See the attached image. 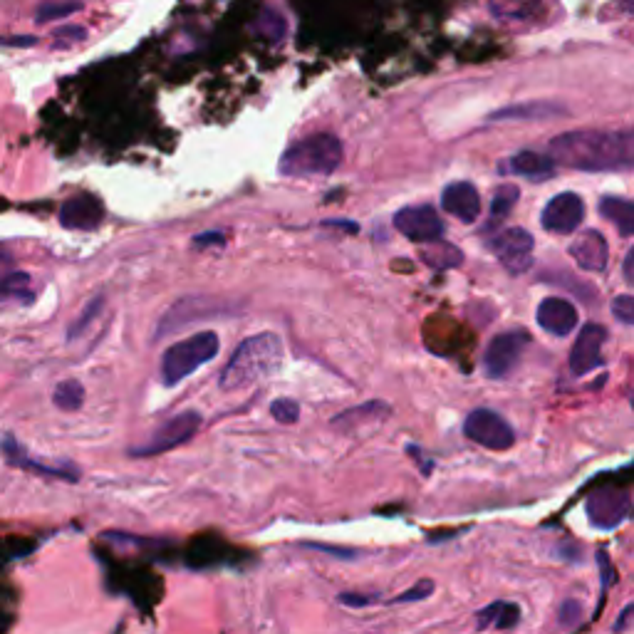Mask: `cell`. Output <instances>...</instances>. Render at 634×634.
Segmentation results:
<instances>
[{
	"label": "cell",
	"instance_id": "cell-1",
	"mask_svg": "<svg viewBox=\"0 0 634 634\" xmlns=\"http://www.w3.org/2000/svg\"><path fill=\"white\" fill-rule=\"evenodd\" d=\"M548 157L555 166L575 171H627L634 164L632 129H580L555 137L548 144Z\"/></svg>",
	"mask_w": 634,
	"mask_h": 634
},
{
	"label": "cell",
	"instance_id": "cell-2",
	"mask_svg": "<svg viewBox=\"0 0 634 634\" xmlns=\"http://www.w3.org/2000/svg\"><path fill=\"white\" fill-rule=\"evenodd\" d=\"M280 362H283V342H280V337L275 332H258V335L246 337L238 345L228 365L223 367L218 384L226 392L246 389L278 372Z\"/></svg>",
	"mask_w": 634,
	"mask_h": 634
},
{
	"label": "cell",
	"instance_id": "cell-3",
	"mask_svg": "<svg viewBox=\"0 0 634 634\" xmlns=\"http://www.w3.org/2000/svg\"><path fill=\"white\" fill-rule=\"evenodd\" d=\"M342 164V142L335 134H313L290 144L280 159L278 171L290 179H315L335 174Z\"/></svg>",
	"mask_w": 634,
	"mask_h": 634
},
{
	"label": "cell",
	"instance_id": "cell-4",
	"mask_svg": "<svg viewBox=\"0 0 634 634\" xmlns=\"http://www.w3.org/2000/svg\"><path fill=\"white\" fill-rule=\"evenodd\" d=\"M218 350H221V340H218V335L213 330L196 332V335L176 342L161 357V382L166 387H176L186 377H191L199 367L209 365L213 357L218 355Z\"/></svg>",
	"mask_w": 634,
	"mask_h": 634
},
{
	"label": "cell",
	"instance_id": "cell-5",
	"mask_svg": "<svg viewBox=\"0 0 634 634\" xmlns=\"http://www.w3.org/2000/svg\"><path fill=\"white\" fill-rule=\"evenodd\" d=\"M201 424H204V419H201L199 412L176 414L169 422L161 424L144 444L132 446L129 456H134V459H149V456H161L171 449H179V446L189 444L199 434Z\"/></svg>",
	"mask_w": 634,
	"mask_h": 634
},
{
	"label": "cell",
	"instance_id": "cell-6",
	"mask_svg": "<svg viewBox=\"0 0 634 634\" xmlns=\"http://www.w3.org/2000/svg\"><path fill=\"white\" fill-rule=\"evenodd\" d=\"M632 491L625 486H600L587 496L585 513L590 526L600 530H617L630 521Z\"/></svg>",
	"mask_w": 634,
	"mask_h": 634
},
{
	"label": "cell",
	"instance_id": "cell-7",
	"mask_svg": "<svg viewBox=\"0 0 634 634\" xmlns=\"http://www.w3.org/2000/svg\"><path fill=\"white\" fill-rule=\"evenodd\" d=\"M466 439L488 451H508L516 444V431L493 409H474L464 422Z\"/></svg>",
	"mask_w": 634,
	"mask_h": 634
},
{
	"label": "cell",
	"instance_id": "cell-8",
	"mask_svg": "<svg viewBox=\"0 0 634 634\" xmlns=\"http://www.w3.org/2000/svg\"><path fill=\"white\" fill-rule=\"evenodd\" d=\"M530 337L528 332L513 330V332H501L491 340V345L486 347V355H483V370H486L488 379H506L508 374L521 365V357L526 352Z\"/></svg>",
	"mask_w": 634,
	"mask_h": 634
},
{
	"label": "cell",
	"instance_id": "cell-9",
	"mask_svg": "<svg viewBox=\"0 0 634 634\" xmlns=\"http://www.w3.org/2000/svg\"><path fill=\"white\" fill-rule=\"evenodd\" d=\"M533 236L526 228H506L491 241V251L511 275H521L533 265Z\"/></svg>",
	"mask_w": 634,
	"mask_h": 634
},
{
	"label": "cell",
	"instance_id": "cell-10",
	"mask_svg": "<svg viewBox=\"0 0 634 634\" xmlns=\"http://www.w3.org/2000/svg\"><path fill=\"white\" fill-rule=\"evenodd\" d=\"M394 228L414 243H434L444 236V221L431 206H407L397 211Z\"/></svg>",
	"mask_w": 634,
	"mask_h": 634
},
{
	"label": "cell",
	"instance_id": "cell-11",
	"mask_svg": "<svg viewBox=\"0 0 634 634\" xmlns=\"http://www.w3.org/2000/svg\"><path fill=\"white\" fill-rule=\"evenodd\" d=\"M585 221V204L578 194L573 191H565V194H558L555 199H550L545 204L543 216H540V223L548 233H558V236H568V233H575Z\"/></svg>",
	"mask_w": 634,
	"mask_h": 634
},
{
	"label": "cell",
	"instance_id": "cell-12",
	"mask_svg": "<svg viewBox=\"0 0 634 634\" xmlns=\"http://www.w3.org/2000/svg\"><path fill=\"white\" fill-rule=\"evenodd\" d=\"M3 454L5 461L20 471H30V474L43 478H57V481H80V469H77L75 464H67V461H60V464H43V461L38 459H30L28 451H25L13 436H5L3 439Z\"/></svg>",
	"mask_w": 634,
	"mask_h": 634
},
{
	"label": "cell",
	"instance_id": "cell-13",
	"mask_svg": "<svg viewBox=\"0 0 634 634\" xmlns=\"http://www.w3.org/2000/svg\"><path fill=\"white\" fill-rule=\"evenodd\" d=\"M607 342V330L595 322H587L580 330L578 340H575L573 352H570V372L575 377H585V374L595 372L602 367V347Z\"/></svg>",
	"mask_w": 634,
	"mask_h": 634
},
{
	"label": "cell",
	"instance_id": "cell-14",
	"mask_svg": "<svg viewBox=\"0 0 634 634\" xmlns=\"http://www.w3.org/2000/svg\"><path fill=\"white\" fill-rule=\"evenodd\" d=\"M60 226L70 231H95L105 221V206L97 196L77 194L60 209Z\"/></svg>",
	"mask_w": 634,
	"mask_h": 634
},
{
	"label": "cell",
	"instance_id": "cell-15",
	"mask_svg": "<svg viewBox=\"0 0 634 634\" xmlns=\"http://www.w3.org/2000/svg\"><path fill=\"white\" fill-rule=\"evenodd\" d=\"M441 209L449 216H454L461 223H476V218L481 216V196L478 189L469 181H456L449 184L441 194Z\"/></svg>",
	"mask_w": 634,
	"mask_h": 634
},
{
	"label": "cell",
	"instance_id": "cell-16",
	"mask_svg": "<svg viewBox=\"0 0 634 634\" xmlns=\"http://www.w3.org/2000/svg\"><path fill=\"white\" fill-rule=\"evenodd\" d=\"M535 317H538V325L555 337H568L578 327V308L563 298H545L538 305Z\"/></svg>",
	"mask_w": 634,
	"mask_h": 634
},
{
	"label": "cell",
	"instance_id": "cell-17",
	"mask_svg": "<svg viewBox=\"0 0 634 634\" xmlns=\"http://www.w3.org/2000/svg\"><path fill=\"white\" fill-rule=\"evenodd\" d=\"M570 258L587 273H602L610 261V248L600 231H582L570 246Z\"/></svg>",
	"mask_w": 634,
	"mask_h": 634
},
{
	"label": "cell",
	"instance_id": "cell-18",
	"mask_svg": "<svg viewBox=\"0 0 634 634\" xmlns=\"http://www.w3.org/2000/svg\"><path fill=\"white\" fill-rule=\"evenodd\" d=\"M553 171H555L553 161H550L548 154H540V152H521L501 164V174L523 176V179H530V181L548 179Z\"/></svg>",
	"mask_w": 634,
	"mask_h": 634
},
{
	"label": "cell",
	"instance_id": "cell-19",
	"mask_svg": "<svg viewBox=\"0 0 634 634\" xmlns=\"http://www.w3.org/2000/svg\"><path fill=\"white\" fill-rule=\"evenodd\" d=\"M521 622V607L516 602L498 600L491 602L488 607H483L476 615V627L481 632L486 630H513Z\"/></svg>",
	"mask_w": 634,
	"mask_h": 634
},
{
	"label": "cell",
	"instance_id": "cell-20",
	"mask_svg": "<svg viewBox=\"0 0 634 634\" xmlns=\"http://www.w3.org/2000/svg\"><path fill=\"white\" fill-rule=\"evenodd\" d=\"M488 8L506 23H530L543 10V0H488Z\"/></svg>",
	"mask_w": 634,
	"mask_h": 634
},
{
	"label": "cell",
	"instance_id": "cell-21",
	"mask_svg": "<svg viewBox=\"0 0 634 634\" xmlns=\"http://www.w3.org/2000/svg\"><path fill=\"white\" fill-rule=\"evenodd\" d=\"M600 213L605 221L620 231V236L630 238L634 233V204L630 199H620V196H605L600 201Z\"/></svg>",
	"mask_w": 634,
	"mask_h": 634
},
{
	"label": "cell",
	"instance_id": "cell-22",
	"mask_svg": "<svg viewBox=\"0 0 634 634\" xmlns=\"http://www.w3.org/2000/svg\"><path fill=\"white\" fill-rule=\"evenodd\" d=\"M422 261L429 265V268L436 270H449V268H459L464 263V253L456 246H449V243H439L434 241L431 248H424L422 251Z\"/></svg>",
	"mask_w": 634,
	"mask_h": 634
},
{
	"label": "cell",
	"instance_id": "cell-23",
	"mask_svg": "<svg viewBox=\"0 0 634 634\" xmlns=\"http://www.w3.org/2000/svg\"><path fill=\"white\" fill-rule=\"evenodd\" d=\"M518 199H521V191H518L516 186H511V184L501 186V189L496 191V196H493L491 216H488V221H486V231H496V228L501 226L503 221H506L508 213H511V209L516 206Z\"/></svg>",
	"mask_w": 634,
	"mask_h": 634
},
{
	"label": "cell",
	"instance_id": "cell-24",
	"mask_svg": "<svg viewBox=\"0 0 634 634\" xmlns=\"http://www.w3.org/2000/svg\"><path fill=\"white\" fill-rule=\"evenodd\" d=\"M563 107L553 105V102H530V105H518V107H508L503 112L493 114L491 119L496 122H503V119H548V117H558Z\"/></svg>",
	"mask_w": 634,
	"mask_h": 634
},
{
	"label": "cell",
	"instance_id": "cell-25",
	"mask_svg": "<svg viewBox=\"0 0 634 634\" xmlns=\"http://www.w3.org/2000/svg\"><path fill=\"white\" fill-rule=\"evenodd\" d=\"M30 285H33V280H30L28 273L13 270V273H8L0 280V303H8V300L28 303V300L33 298V295H30Z\"/></svg>",
	"mask_w": 634,
	"mask_h": 634
},
{
	"label": "cell",
	"instance_id": "cell-26",
	"mask_svg": "<svg viewBox=\"0 0 634 634\" xmlns=\"http://www.w3.org/2000/svg\"><path fill=\"white\" fill-rule=\"evenodd\" d=\"M53 402L62 412H77L85 404V387L77 379H65L55 387Z\"/></svg>",
	"mask_w": 634,
	"mask_h": 634
},
{
	"label": "cell",
	"instance_id": "cell-27",
	"mask_svg": "<svg viewBox=\"0 0 634 634\" xmlns=\"http://www.w3.org/2000/svg\"><path fill=\"white\" fill-rule=\"evenodd\" d=\"M389 414V407L382 402H367L362 404V407H355V409H347V412H342L340 417L332 419V424L335 426H355L360 422H367V419H382Z\"/></svg>",
	"mask_w": 634,
	"mask_h": 634
},
{
	"label": "cell",
	"instance_id": "cell-28",
	"mask_svg": "<svg viewBox=\"0 0 634 634\" xmlns=\"http://www.w3.org/2000/svg\"><path fill=\"white\" fill-rule=\"evenodd\" d=\"M82 10L80 0H57V3H43L35 13V23L45 25V23H53V20L67 18V15L77 13Z\"/></svg>",
	"mask_w": 634,
	"mask_h": 634
},
{
	"label": "cell",
	"instance_id": "cell-29",
	"mask_svg": "<svg viewBox=\"0 0 634 634\" xmlns=\"http://www.w3.org/2000/svg\"><path fill=\"white\" fill-rule=\"evenodd\" d=\"M102 308H105V295H97L92 303H87V308L82 310V315L72 322L70 330H67V340H77L80 335H85L87 327H90L92 322L102 315Z\"/></svg>",
	"mask_w": 634,
	"mask_h": 634
},
{
	"label": "cell",
	"instance_id": "cell-30",
	"mask_svg": "<svg viewBox=\"0 0 634 634\" xmlns=\"http://www.w3.org/2000/svg\"><path fill=\"white\" fill-rule=\"evenodd\" d=\"M270 414H273L275 422L280 424H295L300 419V404L295 402V399H275L273 404H270Z\"/></svg>",
	"mask_w": 634,
	"mask_h": 634
},
{
	"label": "cell",
	"instance_id": "cell-31",
	"mask_svg": "<svg viewBox=\"0 0 634 634\" xmlns=\"http://www.w3.org/2000/svg\"><path fill=\"white\" fill-rule=\"evenodd\" d=\"M434 592V582L431 580H419L417 585L409 587V590H404L402 595L392 597L389 600V605H407V602H419V600H426V597Z\"/></svg>",
	"mask_w": 634,
	"mask_h": 634
},
{
	"label": "cell",
	"instance_id": "cell-32",
	"mask_svg": "<svg viewBox=\"0 0 634 634\" xmlns=\"http://www.w3.org/2000/svg\"><path fill=\"white\" fill-rule=\"evenodd\" d=\"M612 315H615L617 320L622 322V325L632 327L634 325V298L632 295H620V298H615V303H612Z\"/></svg>",
	"mask_w": 634,
	"mask_h": 634
},
{
	"label": "cell",
	"instance_id": "cell-33",
	"mask_svg": "<svg viewBox=\"0 0 634 634\" xmlns=\"http://www.w3.org/2000/svg\"><path fill=\"white\" fill-rule=\"evenodd\" d=\"M582 617V605L575 600H565L563 607H560L558 612V620L563 627H575L580 622Z\"/></svg>",
	"mask_w": 634,
	"mask_h": 634
},
{
	"label": "cell",
	"instance_id": "cell-34",
	"mask_svg": "<svg viewBox=\"0 0 634 634\" xmlns=\"http://www.w3.org/2000/svg\"><path fill=\"white\" fill-rule=\"evenodd\" d=\"M379 595H362V592H342L340 595V602L345 607H370V605H377Z\"/></svg>",
	"mask_w": 634,
	"mask_h": 634
},
{
	"label": "cell",
	"instance_id": "cell-35",
	"mask_svg": "<svg viewBox=\"0 0 634 634\" xmlns=\"http://www.w3.org/2000/svg\"><path fill=\"white\" fill-rule=\"evenodd\" d=\"M55 40H60V43H80V40H85V28H77V25H65V28H57L53 30Z\"/></svg>",
	"mask_w": 634,
	"mask_h": 634
},
{
	"label": "cell",
	"instance_id": "cell-36",
	"mask_svg": "<svg viewBox=\"0 0 634 634\" xmlns=\"http://www.w3.org/2000/svg\"><path fill=\"white\" fill-rule=\"evenodd\" d=\"M597 563H600L602 587H607V585H610L612 580H617V570H615V565L610 563V558H607L605 550H600V553H597Z\"/></svg>",
	"mask_w": 634,
	"mask_h": 634
},
{
	"label": "cell",
	"instance_id": "cell-37",
	"mask_svg": "<svg viewBox=\"0 0 634 634\" xmlns=\"http://www.w3.org/2000/svg\"><path fill=\"white\" fill-rule=\"evenodd\" d=\"M0 45H8V48H33V45H38V38H33V35H15V38H0Z\"/></svg>",
	"mask_w": 634,
	"mask_h": 634
},
{
	"label": "cell",
	"instance_id": "cell-38",
	"mask_svg": "<svg viewBox=\"0 0 634 634\" xmlns=\"http://www.w3.org/2000/svg\"><path fill=\"white\" fill-rule=\"evenodd\" d=\"M630 620H632V605H627L625 610L620 612V620L615 622V627H612V632L615 634H622L627 630V627H630Z\"/></svg>",
	"mask_w": 634,
	"mask_h": 634
},
{
	"label": "cell",
	"instance_id": "cell-39",
	"mask_svg": "<svg viewBox=\"0 0 634 634\" xmlns=\"http://www.w3.org/2000/svg\"><path fill=\"white\" fill-rule=\"evenodd\" d=\"M634 251L630 248V251H627V256H625V268H622V273H625V283L630 285H634Z\"/></svg>",
	"mask_w": 634,
	"mask_h": 634
},
{
	"label": "cell",
	"instance_id": "cell-40",
	"mask_svg": "<svg viewBox=\"0 0 634 634\" xmlns=\"http://www.w3.org/2000/svg\"><path fill=\"white\" fill-rule=\"evenodd\" d=\"M10 265H13V256H10L5 248H0V280H3L8 273H13V270H10Z\"/></svg>",
	"mask_w": 634,
	"mask_h": 634
},
{
	"label": "cell",
	"instance_id": "cell-41",
	"mask_svg": "<svg viewBox=\"0 0 634 634\" xmlns=\"http://www.w3.org/2000/svg\"><path fill=\"white\" fill-rule=\"evenodd\" d=\"M194 243H199V246H204V243H223V236L213 231V233H206V236L194 238Z\"/></svg>",
	"mask_w": 634,
	"mask_h": 634
}]
</instances>
